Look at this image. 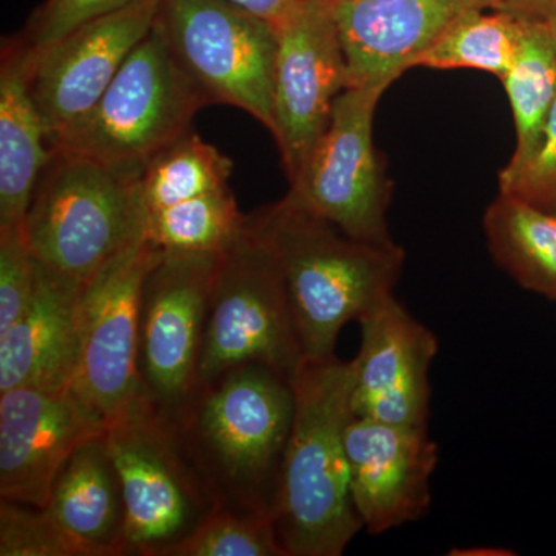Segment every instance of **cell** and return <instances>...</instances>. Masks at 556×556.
<instances>
[{"mask_svg":"<svg viewBox=\"0 0 556 556\" xmlns=\"http://www.w3.org/2000/svg\"><path fill=\"white\" fill-rule=\"evenodd\" d=\"M159 254L144 230L80 291L72 387L105 424L144 397L138 371L139 308L142 285Z\"/></svg>","mask_w":556,"mask_h":556,"instance_id":"cell-10","label":"cell"},{"mask_svg":"<svg viewBox=\"0 0 556 556\" xmlns=\"http://www.w3.org/2000/svg\"><path fill=\"white\" fill-rule=\"evenodd\" d=\"M504 0H334L350 87H390L453 22Z\"/></svg>","mask_w":556,"mask_h":556,"instance_id":"cell-17","label":"cell"},{"mask_svg":"<svg viewBox=\"0 0 556 556\" xmlns=\"http://www.w3.org/2000/svg\"><path fill=\"white\" fill-rule=\"evenodd\" d=\"M170 556H287V552L274 518L215 506Z\"/></svg>","mask_w":556,"mask_h":556,"instance_id":"cell-26","label":"cell"},{"mask_svg":"<svg viewBox=\"0 0 556 556\" xmlns=\"http://www.w3.org/2000/svg\"><path fill=\"white\" fill-rule=\"evenodd\" d=\"M500 192L556 214V100L535 152L511 174H500Z\"/></svg>","mask_w":556,"mask_h":556,"instance_id":"cell-30","label":"cell"},{"mask_svg":"<svg viewBox=\"0 0 556 556\" xmlns=\"http://www.w3.org/2000/svg\"><path fill=\"white\" fill-rule=\"evenodd\" d=\"M80 291L38 263L30 305L0 334V393L20 387L72 386Z\"/></svg>","mask_w":556,"mask_h":556,"instance_id":"cell-18","label":"cell"},{"mask_svg":"<svg viewBox=\"0 0 556 556\" xmlns=\"http://www.w3.org/2000/svg\"><path fill=\"white\" fill-rule=\"evenodd\" d=\"M0 556H94L43 508L0 501Z\"/></svg>","mask_w":556,"mask_h":556,"instance_id":"cell-27","label":"cell"},{"mask_svg":"<svg viewBox=\"0 0 556 556\" xmlns=\"http://www.w3.org/2000/svg\"><path fill=\"white\" fill-rule=\"evenodd\" d=\"M211 101L179 65L156 21L97 105L51 150L110 164H146L189 131L195 113Z\"/></svg>","mask_w":556,"mask_h":556,"instance_id":"cell-5","label":"cell"},{"mask_svg":"<svg viewBox=\"0 0 556 556\" xmlns=\"http://www.w3.org/2000/svg\"><path fill=\"white\" fill-rule=\"evenodd\" d=\"M556 5V0H504L503 9L510 13L519 14L526 17H543L552 7Z\"/></svg>","mask_w":556,"mask_h":556,"instance_id":"cell-32","label":"cell"},{"mask_svg":"<svg viewBox=\"0 0 556 556\" xmlns=\"http://www.w3.org/2000/svg\"><path fill=\"white\" fill-rule=\"evenodd\" d=\"M526 16L506 10H475L453 22L412 68H470L503 78L517 58Z\"/></svg>","mask_w":556,"mask_h":556,"instance_id":"cell-23","label":"cell"},{"mask_svg":"<svg viewBox=\"0 0 556 556\" xmlns=\"http://www.w3.org/2000/svg\"><path fill=\"white\" fill-rule=\"evenodd\" d=\"M294 417L276 504L287 556H342L364 529L351 495L346 430L354 371L332 356L305 358L291 379Z\"/></svg>","mask_w":556,"mask_h":556,"instance_id":"cell-2","label":"cell"},{"mask_svg":"<svg viewBox=\"0 0 556 556\" xmlns=\"http://www.w3.org/2000/svg\"><path fill=\"white\" fill-rule=\"evenodd\" d=\"M138 0H46L33 11L17 42L28 53L43 50L68 33L126 9Z\"/></svg>","mask_w":556,"mask_h":556,"instance_id":"cell-28","label":"cell"},{"mask_svg":"<svg viewBox=\"0 0 556 556\" xmlns=\"http://www.w3.org/2000/svg\"><path fill=\"white\" fill-rule=\"evenodd\" d=\"M482 226L496 265L527 291L556 302V214L500 192Z\"/></svg>","mask_w":556,"mask_h":556,"instance_id":"cell-21","label":"cell"},{"mask_svg":"<svg viewBox=\"0 0 556 556\" xmlns=\"http://www.w3.org/2000/svg\"><path fill=\"white\" fill-rule=\"evenodd\" d=\"M219 254L160 251L142 285L138 371L160 416L177 412L197 387L208 298Z\"/></svg>","mask_w":556,"mask_h":556,"instance_id":"cell-11","label":"cell"},{"mask_svg":"<svg viewBox=\"0 0 556 556\" xmlns=\"http://www.w3.org/2000/svg\"><path fill=\"white\" fill-rule=\"evenodd\" d=\"M345 441L351 495L369 535L427 517L439 463L428 424L399 426L354 416Z\"/></svg>","mask_w":556,"mask_h":556,"instance_id":"cell-15","label":"cell"},{"mask_svg":"<svg viewBox=\"0 0 556 556\" xmlns=\"http://www.w3.org/2000/svg\"><path fill=\"white\" fill-rule=\"evenodd\" d=\"M53 150L33 100L27 51L16 39L2 46L0 67V230L21 228Z\"/></svg>","mask_w":556,"mask_h":556,"instance_id":"cell-19","label":"cell"},{"mask_svg":"<svg viewBox=\"0 0 556 556\" xmlns=\"http://www.w3.org/2000/svg\"><path fill=\"white\" fill-rule=\"evenodd\" d=\"M160 27L211 104L232 105L274 130L278 31L226 0H161Z\"/></svg>","mask_w":556,"mask_h":556,"instance_id":"cell-8","label":"cell"},{"mask_svg":"<svg viewBox=\"0 0 556 556\" xmlns=\"http://www.w3.org/2000/svg\"><path fill=\"white\" fill-rule=\"evenodd\" d=\"M43 510L94 556H124L126 508L104 434L70 456Z\"/></svg>","mask_w":556,"mask_h":556,"instance_id":"cell-20","label":"cell"},{"mask_svg":"<svg viewBox=\"0 0 556 556\" xmlns=\"http://www.w3.org/2000/svg\"><path fill=\"white\" fill-rule=\"evenodd\" d=\"M350 87L345 53L329 0H305L278 30L274 130L289 182L328 129L332 108Z\"/></svg>","mask_w":556,"mask_h":556,"instance_id":"cell-12","label":"cell"},{"mask_svg":"<svg viewBox=\"0 0 556 556\" xmlns=\"http://www.w3.org/2000/svg\"><path fill=\"white\" fill-rule=\"evenodd\" d=\"M540 20H543L544 24H546L548 36H551L552 46H554L556 53V5L552 7L547 13H544Z\"/></svg>","mask_w":556,"mask_h":556,"instance_id":"cell-33","label":"cell"},{"mask_svg":"<svg viewBox=\"0 0 556 556\" xmlns=\"http://www.w3.org/2000/svg\"><path fill=\"white\" fill-rule=\"evenodd\" d=\"M38 285V260L21 228L0 230V334L30 305Z\"/></svg>","mask_w":556,"mask_h":556,"instance_id":"cell-29","label":"cell"},{"mask_svg":"<svg viewBox=\"0 0 556 556\" xmlns=\"http://www.w3.org/2000/svg\"><path fill=\"white\" fill-rule=\"evenodd\" d=\"M358 324L361 350L351 362L354 415L399 426H426L430 369L439 350L437 334L394 294L364 314Z\"/></svg>","mask_w":556,"mask_h":556,"instance_id":"cell-16","label":"cell"},{"mask_svg":"<svg viewBox=\"0 0 556 556\" xmlns=\"http://www.w3.org/2000/svg\"><path fill=\"white\" fill-rule=\"evenodd\" d=\"M247 225L230 188L146 212V237L172 254H219Z\"/></svg>","mask_w":556,"mask_h":556,"instance_id":"cell-24","label":"cell"},{"mask_svg":"<svg viewBox=\"0 0 556 556\" xmlns=\"http://www.w3.org/2000/svg\"><path fill=\"white\" fill-rule=\"evenodd\" d=\"M104 417L72 386L0 393V497L43 508L70 456L105 433Z\"/></svg>","mask_w":556,"mask_h":556,"instance_id":"cell-14","label":"cell"},{"mask_svg":"<svg viewBox=\"0 0 556 556\" xmlns=\"http://www.w3.org/2000/svg\"><path fill=\"white\" fill-rule=\"evenodd\" d=\"M142 169L53 150L24 222L39 265L84 288L129 247L144 232Z\"/></svg>","mask_w":556,"mask_h":556,"instance_id":"cell-4","label":"cell"},{"mask_svg":"<svg viewBox=\"0 0 556 556\" xmlns=\"http://www.w3.org/2000/svg\"><path fill=\"white\" fill-rule=\"evenodd\" d=\"M104 441L126 508L123 555L170 556L214 510V501L148 399L108 420Z\"/></svg>","mask_w":556,"mask_h":556,"instance_id":"cell-7","label":"cell"},{"mask_svg":"<svg viewBox=\"0 0 556 556\" xmlns=\"http://www.w3.org/2000/svg\"><path fill=\"white\" fill-rule=\"evenodd\" d=\"M226 2L262 17L278 31L299 13L305 0H226Z\"/></svg>","mask_w":556,"mask_h":556,"instance_id":"cell-31","label":"cell"},{"mask_svg":"<svg viewBox=\"0 0 556 556\" xmlns=\"http://www.w3.org/2000/svg\"><path fill=\"white\" fill-rule=\"evenodd\" d=\"M329 2H334V0H329Z\"/></svg>","mask_w":556,"mask_h":556,"instance_id":"cell-34","label":"cell"},{"mask_svg":"<svg viewBox=\"0 0 556 556\" xmlns=\"http://www.w3.org/2000/svg\"><path fill=\"white\" fill-rule=\"evenodd\" d=\"M232 160L192 129L144 164L141 199L146 212L229 188Z\"/></svg>","mask_w":556,"mask_h":556,"instance_id":"cell-25","label":"cell"},{"mask_svg":"<svg viewBox=\"0 0 556 556\" xmlns=\"http://www.w3.org/2000/svg\"><path fill=\"white\" fill-rule=\"evenodd\" d=\"M501 80L517 130L514 155L501 174H511L535 152L556 100V53L543 20L527 17L517 58Z\"/></svg>","mask_w":556,"mask_h":556,"instance_id":"cell-22","label":"cell"},{"mask_svg":"<svg viewBox=\"0 0 556 556\" xmlns=\"http://www.w3.org/2000/svg\"><path fill=\"white\" fill-rule=\"evenodd\" d=\"M283 277L251 215L219 257L212 285L197 386L243 365H265L289 380L302 362Z\"/></svg>","mask_w":556,"mask_h":556,"instance_id":"cell-6","label":"cell"},{"mask_svg":"<svg viewBox=\"0 0 556 556\" xmlns=\"http://www.w3.org/2000/svg\"><path fill=\"white\" fill-rule=\"evenodd\" d=\"M388 87H348L332 108L328 129L287 197L353 239L372 244L396 241L387 212L393 185L372 139V123Z\"/></svg>","mask_w":556,"mask_h":556,"instance_id":"cell-9","label":"cell"},{"mask_svg":"<svg viewBox=\"0 0 556 556\" xmlns=\"http://www.w3.org/2000/svg\"><path fill=\"white\" fill-rule=\"evenodd\" d=\"M251 218L283 277L305 358L336 356L342 329L394 294L405 263L397 243L353 239L288 197Z\"/></svg>","mask_w":556,"mask_h":556,"instance_id":"cell-3","label":"cell"},{"mask_svg":"<svg viewBox=\"0 0 556 556\" xmlns=\"http://www.w3.org/2000/svg\"><path fill=\"white\" fill-rule=\"evenodd\" d=\"M292 417L291 380L251 364L197 386L163 420L215 506L274 518Z\"/></svg>","mask_w":556,"mask_h":556,"instance_id":"cell-1","label":"cell"},{"mask_svg":"<svg viewBox=\"0 0 556 556\" xmlns=\"http://www.w3.org/2000/svg\"><path fill=\"white\" fill-rule=\"evenodd\" d=\"M160 3L138 0L43 50H25L31 97L49 131L50 149L97 105L131 51L152 30Z\"/></svg>","mask_w":556,"mask_h":556,"instance_id":"cell-13","label":"cell"}]
</instances>
